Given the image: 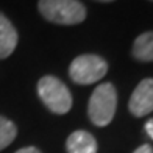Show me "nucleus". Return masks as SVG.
Instances as JSON below:
<instances>
[{
    "mask_svg": "<svg viewBox=\"0 0 153 153\" xmlns=\"http://www.w3.org/2000/svg\"><path fill=\"white\" fill-rule=\"evenodd\" d=\"M38 10L45 20L58 25H76L86 19V8L78 0H39Z\"/></svg>",
    "mask_w": 153,
    "mask_h": 153,
    "instance_id": "obj_1",
    "label": "nucleus"
},
{
    "mask_svg": "<svg viewBox=\"0 0 153 153\" xmlns=\"http://www.w3.org/2000/svg\"><path fill=\"white\" fill-rule=\"evenodd\" d=\"M117 106V92L111 83H102L91 94L88 103V116L97 127H106L113 120Z\"/></svg>",
    "mask_w": 153,
    "mask_h": 153,
    "instance_id": "obj_2",
    "label": "nucleus"
},
{
    "mask_svg": "<svg viewBox=\"0 0 153 153\" xmlns=\"http://www.w3.org/2000/svg\"><path fill=\"white\" fill-rule=\"evenodd\" d=\"M38 95L45 108L55 114H66L72 108L71 91L53 75H45L38 81Z\"/></svg>",
    "mask_w": 153,
    "mask_h": 153,
    "instance_id": "obj_3",
    "label": "nucleus"
},
{
    "mask_svg": "<svg viewBox=\"0 0 153 153\" xmlns=\"http://www.w3.org/2000/svg\"><path fill=\"white\" fill-rule=\"evenodd\" d=\"M108 72V62L99 55H80L69 66V76L76 85H92Z\"/></svg>",
    "mask_w": 153,
    "mask_h": 153,
    "instance_id": "obj_4",
    "label": "nucleus"
},
{
    "mask_svg": "<svg viewBox=\"0 0 153 153\" xmlns=\"http://www.w3.org/2000/svg\"><path fill=\"white\" fill-rule=\"evenodd\" d=\"M128 109L134 117H144L153 111V78H144L133 91Z\"/></svg>",
    "mask_w": 153,
    "mask_h": 153,
    "instance_id": "obj_5",
    "label": "nucleus"
},
{
    "mask_svg": "<svg viewBox=\"0 0 153 153\" xmlns=\"http://www.w3.org/2000/svg\"><path fill=\"white\" fill-rule=\"evenodd\" d=\"M17 41L19 36L14 25L3 13H0V59L8 58L16 50Z\"/></svg>",
    "mask_w": 153,
    "mask_h": 153,
    "instance_id": "obj_6",
    "label": "nucleus"
},
{
    "mask_svg": "<svg viewBox=\"0 0 153 153\" xmlns=\"http://www.w3.org/2000/svg\"><path fill=\"white\" fill-rule=\"evenodd\" d=\"M67 153H97L95 137L85 130H76L66 141Z\"/></svg>",
    "mask_w": 153,
    "mask_h": 153,
    "instance_id": "obj_7",
    "label": "nucleus"
},
{
    "mask_svg": "<svg viewBox=\"0 0 153 153\" xmlns=\"http://www.w3.org/2000/svg\"><path fill=\"white\" fill-rule=\"evenodd\" d=\"M131 53L137 61H142V62L153 61V31H145L139 34L134 39Z\"/></svg>",
    "mask_w": 153,
    "mask_h": 153,
    "instance_id": "obj_8",
    "label": "nucleus"
},
{
    "mask_svg": "<svg viewBox=\"0 0 153 153\" xmlns=\"http://www.w3.org/2000/svg\"><path fill=\"white\" fill-rule=\"evenodd\" d=\"M16 134H17V128H16L14 122H11L10 119L0 116V152L6 149L14 141Z\"/></svg>",
    "mask_w": 153,
    "mask_h": 153,
    "instance_id": "obj_9",
    "label": "nucleus"
},
{
    "mask_svg": "<svg viewBox=\"0 0 153 153\" xmlns=\"http://www.w3.org/2000/svg\"><path fill=\"white\" fill-rule=\"evenodd\" d=\"M133 153H153V147L149 145V144H144V145H141V147H137Z\"/></svg>",
    "mask_w": 153,
    "mask_h": 153,
    "instance_id": "obj_10",
    "label": "nucleus"
},
{
    "mask_svg": "<svg viewBox=\"0 0 153 153\" xmlns=\"http://www.w3.org/2000/svg\"><path fill=\"white\" fill-rule=\"evenodd\" d=\"M16 153H41L36 147H24V149H20L17 150Z\"/></svg>",
    "mask_w": 153,
    "mask_h": 153,
    "instance_id": "obj_11",
    "label": "nucleus"
},
{
    "mask_svg": "<svg viewBox=\"0 0 153 153\" xmlns=\"http://www.w3.org/2000/svg\"><path fill=\"white\" fill-rule=\"evenodd\" d=\"M145 131H147V134L153 139V119H150L147 123H145Z\"/></svg>",
    "mask_w": 153,
    "mask_h": 153,
    "instance_id": "obj_12",
    "label": "nucleus"
},
{
    "mask_svg": "<svg viewBox=\"0 0 153 153\" xmlns=\"http://www.w3.org/2000/svg\"><path fill=\"white\" fill-rule=\"evenodd\" d=\"M97 2H103V3H109V2H114V0H97Z\"/></svg>",
    "mask_w": 153,
    "mask_h": 153,
    "instance_id": "obj_13",
    "label": "nucleus"
},
{
    "mask_svg": "<svg viewBox=\"0 0 153 153\" xmlns=\"http://www.w3.org/2000/svg\"><path fill=\"white\" fill-rule=\"evenodd\" d=\"M152 2H153V0H152Z\"/></svg>",
    "mask_w": 153,
    "mask_h": 153,
    "instance_id": "obj_14",
    "label": "nucleus"
}]
</instances>
